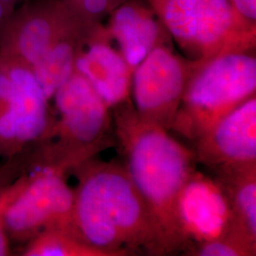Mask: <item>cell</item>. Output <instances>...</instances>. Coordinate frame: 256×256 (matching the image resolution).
Returning a JSON list of instances; mask_svg holds the SVG:
<instances>
[{"mask_svg":"<svg viewBox=\"0 0 256 256\" xmlns=\"http://www.w3.org/2000/svg\"><path fill=\"white\" fill-rule=\"evenodd\" d=\"M72 229L108 256H164L146 205L124 166L94 158L74 168Z\"/></svg>","mask_w":256,"mask_h":256,"instance_id":"6da1fadb","label":"cell"},{"mask_svg":"<svg viewBox=\"0 0 256 256\" xmlns=\"http://www.w3.org/2000/svg\"><path fill=\"white\" fill-rule=\"evenodd\" d=\"M116 135L128 174L155 225L164 256L182 250L176 202L196 169L194 151L164 128L138 116L131 102L113 108Z\"/></svg>","mask_w":256,"mask_h":256,"instance_id":"7a4b0ae2","label":"cell"},{"mask_svg":"<svg viewBox=\"0 0 256 256\" xmlns=\"http://www.w3.org/2000/svg\"><path fill=\"white\" fill-rule=\"evenodd\" d=\"M54 126L50 138L37 148V164L70 174L108 146L110 108L76 70L54 93Z\"/></svg>","mask_w":256,"mask_h":256,"instance_id":"3957f363","label":"cell"},{"mask_svg":"<svg viewBox=\"0 0 256 256\" xmlns=\"http://www.w3.org/2000/svg\"><path fill=\"white\" fill-rule=\"evenodd\" d=\"M256 92L254 50L218 55L192 75L171 131L194 142Z\"/></svg>","mask_w":256,"mask_h":256,"instance_id":"277c9868","label":"cell"},{"mask_svg":"<svg viewBox=\"0 0 256 256\" xmlns=\"http://www.w3.org/2000/svg\"><path fill=\"white\" fill-rule=\"evenodd\" d=\"M186 57L202 64L220 54L256 48V26L230 0H142Z\"/></svg>","mask_w":256,"mask_h":256,"instance_id":"5b68a950","label":"cell"},{"mask_svg":"<svg viewBox=\"0 0 256 256\" xmlns=\"http://www.w3.org/2000/svg\"><path fill=\"white\" fill-rule=\"evenodd\" d=\"M50 102L28 64L0 52V160L50 138Z\"/></svg>","mask_w":256,"mask_h":256,"instance_id":"8992f818","label":"cell"},{"mask_svg":"<svg viewBox=\"0 0 256 256\" xmlns=\"http://www.w3.org/2000/svg\"><path fill=\"white\" fill-rule=\"evenodd\" d=\"M68 174L50 165L32 168L25 185L5 212L4 225L10 243L24 245L42 230L52 228L74 234V189L68 183Z\"/></svg>","mask_w":256,"mask_h":256,"instance_id":"52a82bcc","label":"cell"},{"mask_svg":"<svg viewBox=\"0 0 256 256\" xmlns=\"http://www.w3.org/2000/svg\"><path fill=\"white\" fill-rule=\"evenodd\" d=\"M202 64L174 54L167 45L156 46L132 74L131 94L138 116L171 131L187 86Z\"/></svg>","mask_w":256,"mask_h":256,"instance_id":"ba28073f","label":"cell"},{"mask_svg":"<svg viewBox=\"0 0 256 256\" xmlns=\"http://www.w3.org/2000/svg\"><path fill=\"white\" fill-rule=\"evenodd\" d=\"M90 25L64 0H27L0 28V52L32 68L59 40Z\"/></svg>","mask_w":256,"mask_h":256,"instance_id":"9c48e42d","label":"cell"},{"mask_svg":"<svg viewBox=\"0 0 256 256\" xmlns=\"http://www.w3.org/2000/svg\"><path fill=\"white\" fill-rule=\"evenodd\" d=\"M176 220L183 252L192 245L230 236L240 238L236 232L232 210L224 187L216 178L196 169L180 192Z\"/></svg>","mask_w":256,"mask_h":256,"instance_id":"30bf717a","label":"cell"},{"mask_svg":"<svg viewBox=\"0 0 256 256\" xmlns=\"http://www.w3.org/2000/svg\"><path fill=\"white\" fill-rule=\"evenodd\" d=\"M192 149L196 162L216 178L256 168V96L205 132Z\"/></svg>","mask_w":256,"mask_h":256,"instance_id":"8fae6325","label":"cell"},{"mask_svg":"<svg viewBox=\"0 0 256 256\" xmlns=\"http://www.w3.org/2000/svg\"><path fill=\"white\" fill-rule=\"evenodd\" d=\"M106 28L92 26L78 54L75 70L92 84L110 110L130 102L133 70L111 45Z\"/></svg>","mask_w":256,"mask_h":256,"instance_id":"7c38bea8","label":"cell"},{"mask_svg":"<svg viewBox=\"0 0 256 256\" xmlns=\"http://www.w3.org/2000/svg\"><path fill=\"white\" fill-rule=\"evenodd\" d=\"M110 14L106 30L133 72L154 48L166 45L170 37L154 10L142 0H126Z\"/></svg>","mask_w":256,"mask_h":256,"instance_id":"4fadbf2b","label":"cell"},{"mask_svg":"<svg viewBox=\"0 0 256 256\" xmlns=\"http://www.w3.org/2000/svg\"><path fill=\"white\" fill-rule=\"evenodd\" d=\"M92 26L80 28L59 40L32 66L48 100L75 72L77 57Z\"/></svg>","mask_w":256,"mask_h":256,"instance_id":"5bb4252c","label":"cell"},{"mask_svg":"<svg viewBox=\"0 0 256 256\" xmlns=\"http://www.w3.org/2000/svg\"><path fill=\"white\" fill-rule=\"evenodd\" d=\"M216 178L227 192L236 234L256 245V168Z\"/></svg>","mask_w":256,"mask_h":256,"instance_id":"9a60e30c","label":"cell"},{"mask_svg":"<svg viewBox=\"0 0 256 256\" xmlns=\"http://www.w3.org/2000/svg\"><path fill=\"white\" fill-rule=\"evenodd\" d=\"M37 146L0 160V256H10V241L7 236L4 216L7 207L18 194L36 165Z\"/></svg>","mask_w":256,"mask_h":256,"instance_id":"2e32d148","label":"cell"},{"mask_svg":"<svg viewBox=\"0 0 256 256\" xmlns=\"http://www.w3.org/2000/svg\"><path fill=\"white\" fill-rule=\"evenodd\" d=\"M24 256H108L84 242L72 232L60 228L46 229L23 245Z\"/></svg>","mask_w":256,"mask_h":256,"instance_id":"e0dca14e","label":"cell"},{"mask_svg":"<svg viewBox=\"0 0 256 256\" xmlns=\"http://www.w3.org/2000/svg\"><path fill=\"white\" fill-rule=\"evenodd\" d=\"M184 252L188 256H254L256 245L230 236L192 245Z\"/></svg>","mask_w":256,"mask_h":256,"instance_id":"ac0fdd59","label":"cell"},{"mask_svg":"<svg viewBox=\"0 0 256 256\" xmlns=\"http://www.w3.org/2000/svg\"><path fill=\"white\" fill-rule=\"evenodd\" d=\"M230 2L242 18L256 26V0H230Z\"/></svg>","mask_w":256,"mask_h":256,"instance_id":"d6986e66","label":"cell"},{"mask_svg":"<svg viewBox=\"0 0 256 256\" xmlns=\"http://www.w3.org/2000/svg\"><path fill=\"white\" fill-rule=\"evenodd\" d=\"M23 0H0V28L9 20L14 12Z\"/></svg>","mask_w":256,"mask_h":256,"instance_id":"ffe728a7","label":"cell"},{"mask_svg":"<svg viewBox=\"0 0 256 256\" xmlns=\"http://www.w3.org/2000/svg\"><path fill=\"white\" fill-rule=\"evenodd\" d=\"M23 1H27V0H23Z\"/></svg>","mask_w":256,"mask_h":256,"instance_id":"44dd1931","label":"cell"}]
</instances>
